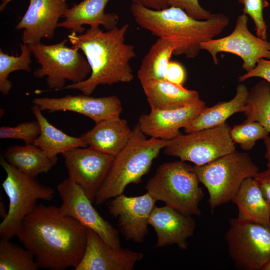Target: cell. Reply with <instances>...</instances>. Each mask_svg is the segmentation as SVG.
Returning a JSON list of instances; mask_svg holds the SVG:
<instances>
[{"instance_id":"35","label":"cell","mask_w":270,"mask_h":270,"mask_svg":"<svg viewBox=\"0 0 270 270\" xmlns=\"http://www.w3.org/2000/svg\"><path fill=\"white\" fill-rule=\"evenodd\" d=\"M186 79V72L184 66L180 62L170 60L164 80L172 84L184 86Z\"/></svg>"},{"instance_id":"8","label":"cell","mask_w":270,"mask_h":270,"mask_svg":"<svg viewBox=\"0 0 270 270\" xmlns=\"http://www.w3.org/2000/svg\"><path fill=\"white\" fill-rule=\"evenodd\" d=\"M68 40L53 44L40 42L28 45L40 66L34 72V76L38 78L46 76V84L51 90H60L66 80L72 84L79 82L90 74V67L86 56L78 50L67 46Z\"/></svg>"},{"instance_id":"36","label":"cell","mask_w":270,"mask_h":270,"mask_svg":"<svg viewBox=\"0 0 270 270\" xmlns=\"http://www.w3.org/2000/svg\"><path fill=\"white\" fill-rule=\"evenodd\" d=\"M253 77L262 78L270 84V60L260 59L253 70L238 78V81L243 82Z\"/></svg>"},{"instance_id":"26","label":"cell","mask_w":270,"mask_h":270,"mask_svg":"<svg viewBox=\"0 0 270 270\" xmlns=\"http://www.w3.org/2000/svg\"><path fill=\"white\" fill-rule=\"evenodd\" d=\"M2 156L10 164L32 178L48 172L56 163L33 144L9 146L4 150Z\"/></svg>"},{"instance_id":"20","label":"cell","mask_w":270,"mask_h":270,"mask_svg":"<svg viewBox=\"0 0 270 270\" xmlns=\"http://www.w3.org/2000/svg\"><path fill=\"white\" fill-rule=\"evenodd\" d=\"M110 0H83L68 8L59 22L58 28H66L80 34L85 32L84 25L90 27L102 26L106 30L117 26L118 16L114 12L105 13V8Z\"/></svg>"},{"instance_id":"32","label":"cell","mask_w":270,"mask_h":270,"mask_svg":"<svg viewBox=\"0 0 270 270\" xmlns=\"http://www.w3.org/2000/svg\"><path fill=\"white\" fill-rule=\"evenodd\" d=\"M40 132V126L37 120L24 122L14 126H1L0 138L22 140L26 144H32Z\"/></svg>"},{"instance_id":"15","label":"cell","mask_w":270,"mask_h":270,"mask_svg":"<svg viewBox=\"0 0 270 270\" xmlns=\"http://www.w3.org/2000/svg\"><path fill=\"white\" fill-rule=\"evenodd\" d=\"M32 102L42 110L49 112L70 111L87 116L95 124L120 117L121 101L116 96L94 98L84 94L66 95L61 98H35Z\"/></svg>"},{"instance_id":"42","label":"cell","mask_w":270,"mask_h":270,"mask_svg":"<svg viewBox=\"0 0 270 270\" xmlns=\"http://www.w3.org/2000/svg\"><path fill=\"white\" fill-rule=\"evenodd\" d=\"M262 270H270V261L263 266Z\"/></svg>"},{"instance_id":"19","label":"cell","mask_w":270,"mask_h":270,"mask_svg":"<svg viewBox=\"0 0 270 270\" xmlns=\"http://www.w3.org/2000/svg\"><path fill=\"white\" fill-rule=\"evenodd\" d=\"M148 223L156 232V248L176 244L182 250L188 248V239L194 232L196 222L190 216L184 214L166 205L155 206Z\"/></svg>"},{"instance_id":"1","label":"cell","mask_w":270,"mask_h":270,"mask_svg":"<svg viewBox=\"0 0 270 270\" xmlns=\"http://www.w3.org/2000/svg\"><path fill=\"white\" fill-rule=\"evenodd\" d=\"M87 228L60 210L42 204L22 221L16 236L40 268L64 270L78 266L84 256Z\"/></svg>"},{"instance_id":"14","label":"cell","mask_w":270,"mask_h":270,"mask_svg":"<svg viewBox=\"0 0 270 270\" xmlns=\"http://www.w3.org/2000/svg\"><path fill=\"white\" fill-rule=\"evenodd\" d=\"M156 201L147 192L137 196H127L122 193L109 202L108 208L109 214L117 219L124 238L142 243L148 232V220Z\"/></svg>"},{"instance_id":"23","label":"cell","mask_w":270,"mask_h":270,"mask_svg":"<svg viewBox=\"0 0 270 270\" xmlns=\"http://www.w3.org/2000/svg\"><path fill=\"white\" fill-rule=\"evenodd\" d=\"M249 90L246 85L239 84L233 98L228 102H219L211 107H204L199 114L184 128L186 133L214 128L225 122L235 113L244 112L246 109Z\"/></svg>"},{"instance_id":"40","label":"cell","mask_w":270,"mask_h":270,"mask_svg":"<svg viewBox=\"0 0 270 270\" xmlns=\"http://www.w3.org/2000/svg\"><path fill=\"white\" fill-rule=\"evenodd\" d=\"M8 212H6L5 205L2 200L0 201V216L4 219L6 216Z\"/></svg>"},{"instance_id":"31","label":"cell","mask_w":270,"mask_h":270,"mask_svg":"<svg viewBox=\"0 0 270 270\" xmlns=\"http://www.w3.org/2000/svg\"><path fill=\"white\" fill-rule=\"evenodd\" d=\"M269 132L259 122H244L235 125L230 130V135L234 143L240 145L246 150H252L259 140L264 139Z\"/></svg>"},{"instance_id":"4","label":"cell","mask_w":270,"mask_h":270,"mask_svg":"<svg viewBox=\"0 0 270 270\" xmlns=\"http://www.w3.org/2000/svg\"><path fill=\"white\" fill-rule=\"evenodd\" d=\"M168 142L154 138L147 139L136 124L127 144L114 157L94 204H102L122 194L128 184H139Z\"/></svg>"},{"instance_id":"6","label":"cell","mask_w":270,"mask_h":270,"mask_svg":"<svg viewBox=\"0 0 270 270\" xmlns=\"http://www.w3.org/2000/svg\"><path fill=\"white\" fill-rule=\"evenodd\" d=\"M194 168L200 182L208 191L211 212L232 201L244 181L258 172L248 154L237 150L208 164L194 165Z\"/></svg>"},{"instance_id":"44","label":"cell","mask_w":270,"mask_h":270,"mask_svg":"<svg viewBox=\"0 0 270 270\" xmlns=\"http://www.w3.org/2000/svg\"><path fill=\"white\" fill-rule=\"evenodd\" d=\"M0 0L2 2V3H4V2H6L7 0Z\"/></svg>"},{"instance_id":"3","label":"cell","mask_w":270,"mask_h":270,"mask_svg":"<svg viewBox=\"0 0 270 270\" xmlns=\"http://www.w3.org/2000/svg\"><path fill=\"white\" fill-rule=\"evenodd\" d=\"M130 10L140 27L172 42L176 46L173 54L188 58L196 57L201 50L200 44L214 39L230 22L222 13L212 14L206 20H196L175 6L154 10L132 4Z\"/></svg>"},{"instance_id":"12","label":"cell","mask_w":270,"mask_h":270,"mask_svg":"<svg viewBox=\"0 0 270 270\" xmlns=\"http://www.w3.org/2000/svg\"><path fill=\"white\" fill-rule=\"evenodd\" d=\"M57 190L62 200L60 207L64 214L98 234L108 245L120 247L119 232L99 214L82 190L68 178L59 183Z\"/></svg>"},{"instance_id":"11","label":"cell","mask_w":270,"mask_h":270,"mask_svg":"<svg viewBox=\"0 0 270 270\" xmlns=\"http://www.w3.org/2000/svg\"><path fill=\"white\" fill-rule=\"evenodd\" d=\"M248 24V17L243 13L237 18L234 28L231 34L202 43L201 50L209 52L215 64L218 62L216 56L218 52L236 54L242 60V68L247 72H250L260 59L270 60V42L252 34Z\"/></svg>"},{"instance_id":"16","label":"cell","mask_w":270,"mask_h":270,"mask_svg":"<svg viewBox=\"0 0 270 270\" xmlns=\"http://www.w3.org/2000/svg\"><path fill=\"white\" fill-rule=\"evenodd\" d=\"M68 8L66 0H29L26 11L15 28L23 30L22 43L30 45L44 38L52 39Z\"/></svg>"},{"instance_id":"30","label":"cell","mask_w":270,"mask_h":270,"mask_svg":"<svg viewBox=\"0 0 270 270\" xmlns=\"http://www.w3.org/2000/svg\"><path fill=\"white\" fill-rule=\"evenodd\" d=\"M20 54L14 56L0 50V92L4 95L8 94L12 88L8 79L10 74L17 70L30 72L32 70V52L28 45L20 44Z\"/></svg>"},{"instance_id":"18","label":"cell","mask_w":270,"mask_h":270,"mask_svg":"<svg viewBox=\"0 0 270 270\" xmlns=\"http://www.w3.org/2000/svg\"><path fill=\"white\" fill-rule=\"evenodd\" d=\"M205 106L200 100L176 109L150 110L148 114L140 116L137 125L145 135L170 140L181 134L180 129L188 125Z\"/></svg>"},{"instance_id":"41","label":"cell","mask_w":270,"mask_h":270,"mask_svg":"<svg viewBox=\"0 0 270 270\" xmlns=\"http://www.w3.org/2000/svg\"><path fill=\"white\" fill-rule=\"evenodd\" d=\"M12 0H7L6 2L2 3L0 5V10L2 12L6 8V5L10 3Z\"/></svg>"},{"instance_id":"34","label":"cell","mask_w":270,"mask_h":270,"mask_svg":"<svg viewBox=\"0 0 270 270\" xmlns=\"http://www.w3.org/2000/svg\"><path fill=\"white\" fill-rule=\"evenodd\" d=\"M166 1L168 6L179 8L196 20H206L212 15L209 11L200 6L198 0H166Z\"/></svg>"},{"instance_id":"27","label":"cell","mask_w":270,"mask_h":270,"mask_svg":"<svg viewBox=\"0 0 270 270\" xmlns=\"http://www.w3.org/2000/svg\"><path fill=\"white\" fill-rule=\"evenodd\" d=\"M176 50L169 40L158 38L142 60L137 76L140 82L164 80L170 58Z\"/></svg>"},{"instance_id":"33","label":"cell","mask_w":270,"mask_h":270,"mask_svg":"<svg viewBox=\"0 0 270 270\" xmlns=\"http://www.w3.org/2000/svg\"><path fill=\"white\" fill-rule=\"evenodd\" d=\"M243 13L250 16L252 19L259 38L266 40L267 26L264 20L263 10L268 6V0H244Z\"/></svg>"},{"instance_id":"21","label":"cell","mask_w":270,"mask_h":270,"mask_svg":"<svg viewBox=\"0 0 270 270\" xmlns=\"http://www.w3.org/2000/svg\"><path fill=\"white\" fill-rule=\"evenodd\" d=\"M132 133L127 122L118 117L96 123L80 136L88 146L115 157L127 144Z\"/></svg>"},{"instance_id":"10","label":"cell","mask_w":270,"mask_h":270,"mask_svg":"<svg viewBox=\"0 0 270 270\" xmlns=\"http://www.w3.org/2000/svg\"><path fill=\"white\" fill-rule=\"evenodd\" d=\"M230 130L224 122L214 128L181 134L168 140L164 152L194 165L208 164L236 150L230 135Z\"/></svg>"},{"instance_id":"7","label":"cell","mask_w":270,"mask_h":270,"mask_svg":"<svg viewBox=\"0 0 270 270\" xmlns=\"http://www.w3.org/2000/svg\"><path fill=\"white\" fill-rule=\"evenodd\" d=\"M0 164L6 174L2 186L9 200L7 214L0 224V237L10 240L16 236L24 218L37 206V201L51 200L54 190L20 171L2 156Z\"/></svg>"},{"instance_id":"17","label":"cell","mask_w":270,"mask_h":270,"mask_svg":"<svg viewBox=\"0 0 270 270\" xmlns=\"http://www.w3.org/2000/svg\"><path fill=\"white\" fill-rule=\"evenodd\" d=\"M144 254L107 244L94 230L87 228L82 258L74 270H132Z\"/></svg>"},{"instance_id":"28","label":"cell","mask_w":270,"mask_h":270,"mask_svg":"<svg viewBox=\"0 0 270 270\" xmlns=\"http://www.w3.org/2000/svg\"><path fill=\"white\" fill-rule=\"evenodd\" d=\"M244 122H256L270 132V84L263 80L249 91Z\"/></svg>"},{"instance_id":"24","label":"cell","mask_w":270,"mask_h":270,"mask_svg":"<svg viewBox=\"0 0 270 270\" xmlns=\"http://www.w3.org/2000/svg\"><path fill=\"white\" fill-rule=\"evenodd\" d=\"M232 202L237 206L239 220L270 225V205L254 178L244 181Z\"/></svg>"},{"instance_id":"39","label":"cell","mask_w":270,"mask_h":270,"mask_svg":"<svg viewBox=\"0 0 270 270\" xmlns=\"http://www.w3.org/2000/svg\"><path fill=\"white\" fill-rule=\"evenodd\" d=\"M264 142L266 146L265 158L267 160L268 169L270 170V137L268 136L264 139Z\"/></svg>"},{"instance_id":"9","label":"cell","mask_w":270,"mask_h":270,"mask_svg":"<svg viewBox=\"0 0 270 270\" xmlns=\"http://www.w3.org/2000/svg\"><path fill=\"white\" fill-rule=\"evenodd\" d=\"M224 240L238 269L262 270L270 261V225L232 218Z\"/></svg>"},{"instance_id":"5","label":"cell","mask_w":270,"mask_h":270,"mask_svg":"<svg viewBox=\"0 0 270 270\" xmlns=\"http://www.w3.org/2000/svg\"><path fill=\"white\" fill-rule=\"evenodd\" d=\"M200 182L194 166L180 160L160 164L145 189L156 201L184 214L200 216L204 194Z\"/></svg>"},{"instance_id":"43","label":"cell","mask_w":270,"mask_h":270,"mask_svg":"<svg viewBox=\"0 0 270 270\" xmlns=\"http://www.w3.org/2000/svg\"><path fill=\"white\" fill-rule=\"evenodd\" d=\"M239 0V2H240V3H242V4L243 2H244V0Z\"/></svg>"},{"instance_id":"37","label":"cell","mask_w":270,"mask_h":270,"mask_svg":"<svg viewBox=\"0 0 270 270\" xmlns=\"http://www.w3.org/2000/svg\"><path fill=\"white\" fill-rule=\"evenodd\" d=\"M254 178L258 182L264 198L270 205V170L258 172Z\"/></svg>"},{"instance_id":"22","label":"cell","mask_w":270,"mask_h":270,"mask_svg":"<svg viewBox=\"0 0 270 270\" xmlns=\"http://www.w3.org/2000/svg\"><path fill=\"white\" fill-rule=\"evenodd\" d=\"M150 110H170L181 108L199 100L198 93L166 80L140 82Z\"/></svg>"},{"instance_id":"2","label":"cell","mask_w":270,"mask_h":270,"mask_svg":"<svg viewBox=\"0 0 270 270\" xmlns=\"http://www.w3.org/2000/svg\"><path fill=\"white\" fill-rule=\"evenodd\" d=\"M128 27L125 24L106 32L96 26L80 34L72 32L68 36L72 46L83 52L91 72L85 80L66 85L62 90H76L90 96L98 86L132 81L130 62L136 54L134 46L125 42Z\"/></svg>"},{"instance_id":"38","label":"cell","mask_w":270,"mask_h":270,"mask_svg":"<svg viewBox=\"0 0 270 270\" xmlns=\"http://www.w3.org/2000/svg\"><path fill=\"white\" fill-rule=\"evenodd\" d=\"M132 4L142 6L154 10H160L168 7L166 0H131Z\"/></svg>"},{"instance_id":"29","label":"cell","mask_w":270,"mask_h":270,"mask_svg":"<svg viewBox=\"0 0 270 270\" xmlns=\"http://www.w3.org/2000/svg\"><path fill=\"white\" fill-rule=\"evenodd\" d=\"M34 255L10 240H0V270H37Z\"/></svg>"},{"instance_id":"13","label":"cell","mask_w":270,"mask_h":270,"mask_svg":"<svg viewBox=\"0 0 270 270\" xmlns=\"http://www.w3.org/2000/svg\"><path fill=\"white\" fill-rule=\"evenodd\" d=\"M61 154L64 158L68 178L94 203L114 156L100 152L88 146L73 148Z\"/></svg>"},{"instance_id":"25","label":"cell","mask_w":270,"mask_h":270,"mask_svg":"<svg viewBox=\"0 0 270 270\" xmlns=\"http://www.w3.org/2000/svg\"><path fill=\"white\" fill-rule=\"evenodd\" d=\"M31 109L40 128V134L33 144L56 162L58 161V154L73 148L88 146L80 136H70L52 124L44 116L42 110L38 106L34 104Z\"/></svg>"}]
</instances>
